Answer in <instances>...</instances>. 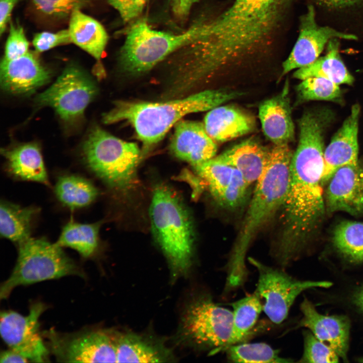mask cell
Segmentation results:
<instances>
[{"label": "cell", "instance_id": "cell-5", "mask_svg": "<svg viewBox=\"0 0 363 363\" xmlns=\"http://www.w3.org/2000/svg\"><path fill=\"white\" fill-rule=\"evenodd\" d=\"M82 153L88 168L112 191L128 194L137 186L136 169L141 155L136 143L95 127L84 142Z\"/></svg>", "mask_w": 363, "mask_h": 363}, {"label": "cell", "instance_id": "cell-1", "mask_svg": "<svg viewBox=\"0 0 363 363\" xmlns=\"http://www.w3.org/2000/svg\"><path fill=\"white\" fill-rule=\"evenodd\" d=\"M326 113H304L298 120L299 141L293 153L287 195L280 208V228L272 254L279 262H291L324 213L322 177L324 133L330 123Z\"/></svg>", "mask_w": 363, "mask_h": 363}, {"label": "cell", "instance_id": "cell-19", "mask_svg": "<svg viewBox=\"0 0 363 363\" xmlns=\"http://www.w3.org/2000/svg\"><path fill=\"white\" fill-rule=\"evenodd\" d=\"M258 111L263 133L274 145L289 144L293 141L295 128L288 80L278 94L260 103Z\"/></svg>", "mask_w": 363, "mask_h": 363}, {"label": "cell", "instance_id": "cell-36", "mask_svg": "<svg viewBox=\"0 0 363 363\" xmlns=\"http://www.w3.org/2000/svg\"><path fill=\"white\" fill-rule=\"evenodd\" d=\"M249 186L237 169L231 184L215 201L224 208H235L245 201Z\"/></svg>", "mask_w": 363, "mask_h": 363}, {"label": "cell", "instance_id": "cell-32", "mask_svg": "<svg viewBox=\"0 0 363 363\" xmlns=\"http://www.w3.org/2000/svg\"><path fill=\"white\" fill-rule=\"evenodd\" d=\"M215 200L232 182L237 169L215 157L194 168Z\"/></svg>", "mask_w": 363, "mask_h": 363}, {"label": "cell", "instance_id": "cell-45", "mask_svg": "<svg viewBox=\"0 0 363 363\" xmlns=\"http://www.w3.org/2000/svg\"><path fill=\"white\" fill-rule=\"evenodd\" d=\"M358 361L361 362H363V357H361V358H359Z\"/></svg>", "mask_w": 363, "mask_h": 363}, {"label": "cell", "instance_id": "cell-31", "mask_svg": "<svg viewBox=\"0 0 363 363\" xmlns=\"http://www.w3.org/2000/svg\"><path fill=\"white\" fill-rule=\"evenodd\" d=\"M227 359L233 362L286 363L290 358L280 356L278 350L264 342L238 343L224 350Z\"/></svg>", "mask_w": 363, "mask_h": 363}, {"label": "cell", "instance_id": "cell-29", "mask_svg": "<svg viewBox=\"0 0 363 363\" xmlns=\"http://www.w3.org/2000/svg\"><path fill=\"white\" fill-rule=\"evenodd\" d=\"M229 305L232 308V331L230 337L222 350L229 346L241 343L250 333L263 311L261 298L256 291L229 304Z\"/></svg>", "mask_w": 363, "mask_h": 363}, {"label": "cell", "instance_id": "cell-43", "mask_svg": "<svg viewBox=\"0 0 363 363\" xmlns=\"http://www.w3.org/2000/svg\"><path fill=\"white\" fill-rule=\"evenodd\" d=\"M0 362H28L29 360L19 353L10 349L4 350L1 353Z\"/></svg>", "mask_w": 363, "mask_h": 363}, {"label": "cell", "instance_id": "cell-41", "mask_svg": "<svg viewBox=\"0 0 363 363\" xmlns=\"http://www.w3.org/2000/svg\"><path fill=\"white\" fill-rule=\"evenodd\" d=\"M21 0H0V34L5 32L15 6Z\"/></svg>", "mask_w": 363, "mask_h": 363}, {"label": "cell", "instance_id": "cell-39", "mask_svg": "<svg viewBox=\"0 0 363 363\" xmlns=\"http://www.w3.org/2000/svg\"><path fill=\"white\" fill-rule=\"evenodd\" d=\"M125 22L136 19L142 13L148 0H107Z\"/></svg>", "mask_w": 363, "mask_h": 363}, {"label": "cell", "instance_id": "cell-6", "mask_svg": "<svg viewBox=\"0 0 363 363\" xmlns=\"http://www.w3.org/2000/svg\"><path fill=\"white\" fill-rule=\"evenodd\" d=\"M202 19L185 31L172 33L152 29L145 19L130 27L119 55L121 68L126 74H144L173 52L198 40L202 36Z\"/></svg>", "mask_w": 363, "mask_h": 363}, {"label": "cell", "instance_id": "cell-13", "mask_svg": "<svg viewBox=\"0 0 363 363\" xmlns=\"http://www.w3.org/2000/svg\"><path fill=\"white\" fill-rule=\"evenodd\" d=\"M334 38L354 40L355 35L318 24L314 7L309 5L300 18L298 38L282 64V75L309 65L316 60L329 41Z\"/></svg>", "mask_w": 363, "mask_h": 363}, {"label": "cell", "instance_id": "cell-21", "mask_svg": "<svg viewBox=\"0 0 363 363\" xmlns=\"http://www.w3.org/2000/svg\"><path fill=\"white\" fill-rule=\"evenodd\" d=\"M270 149L254 138H250L215 156L218 160L237 169L251 185L259 179L268 163Z\"/></svg>", "mask_w": 363, "mask_h": 363}, {"label": "cell", "instance_id": "cell-37", "mask_svg": "<svg viewBox=\"0 0 363 363\" xmlns=\"http://www.w3.org/2000/svg\"><path fill=\"white\" fill-rule=\"evenodd\" d=\"M29 46L23 27L11 23L3 58L10 60L21 57L29 52Z\"/></svg>", "mask_w": 363, "mask_h": 363}, {"label": "cell", "instance_id": "cell-12", "mask_svg": "<svg viewBox=\"0 0 363 363\" xmlns=\"http://www.w3.org/2000/svg\"><path fill=\"white\" fill-rule=\"evenodd\" d=\"M47 306L43 302L33 303L27 316L14 311L1 313L0 332L5 343L29 361H48L49 351L39 331V318Z\"/></svg>", "mask_w": 363, "mask_h": 363}, {"label": "cell", "instance_id": "cell-17", "mask_svg": "<svg viewBox=\"0 0 363 363\" xmlns=\"http://www.w3.org/2000/svg\"><path fill=\"white\" fill-rule=\"evenodd\" d=\"M360 110V106L357 104L352 106L350 114L325 150L322 184L328 182L340 167L357 163V135Z\"/></svg>", "mask_w": 363, "mask_h": 363}, {"label": "cell", "instance_id": "cell-22", "mask_svg": "<svg viewBox=\"0 0 363 363\" xmlns=\"http://www.w3.org/2000/svg\"><path fill=\"white\" fill-rule=\"evenodd\" d=\"M8 172L17 179L49 186L41 149L36 143L16 145L1 150Z\"/></svg>", "mask_w": 363, "mask_h": 363}, {"label": "cell", "instance_id": "cell-35", "mask_svg": "<svg viewBox=\"0 0 363 363\" xmlns=\"http://www.w3.org/2000/svg\"><path fill=\"white\" fill-rule=\"evenodd\" d=\"M35 9L44 15L62 18L75 10L86 7L91 0H30Z\"/></svg>", "mask_w": 363, "mask_h": 363}, {"label": "cell", "instance_id": "cell-20", "mask_svg": "<svg viewBox=\"0 0 363 363\" xmlns=\"http://www.w3.org/2000/svg\"><path fill=\"white\" fill-rule=\"evenodd\" d=\"M203 124L209 136L219 143L243 136L252 132L255 127L251 115L231 105H221L209 110Z\"/></svg>", "mask_w": 363, "mask_h": 363}, {"label": "cell", "instance_id": "cell-2", "mask_svg": "<svg viewBox=\"0 0 363 363\" xmlns=\"http://www.w3.org/2000/svg\"><path fill=\"white\" fill-rule=\"evenodd\" d=\"M293 153L288 144L271 148L267 167L256 185L226 264L225 285L237 288L246 281L247 252L255 237L281 208L287 193Z\"/></svg>", "mask_w": 363, "mask_h": 363}, {"label": "cell", "instance_id": "cell-9", "mask_svg": "<svg viewBox=\"0 0 363 363\" xmlns=\"http://www.w3.org/2000/svg\"><path fill=\"white\" fill-rule=\"evenodd\" d=\"M248 260L258 273L255 291L264 300L263 311L276 324L286 319L291 306L301 292L310 288H327L332 285L328 281L298 280L280 267L269 266L252 258Z\"/></svg>", "mask_w": 363, "mask_h": 363}, {"label": "cell", "instance_id": "cell-7", "mask_svg": "<svg viewBox=\"0 0 363 363\" xmlns=\"http://www.w3.org/2000/svg\"><path fill=\"white\" fill-rule=\"evenodd\" d=\"M18 245L16 265L1 285L0 298H7L17 286L69 275L85 278L84 271L55 243L45 238L30 237Z\"/></svg>", "mask_w": 363, "mask_h": 363}, {"label": "cell", "instance_id": "cell-28", "mask_svg": "<svg viewBox=\"0 0 363 363\" xmlns=\"http://www.w3.org/2000/svg\"><path fill=\"white\" fill-rule=\"evenodd\" d=\"M54 193L59 201L72 210L90 205L99 194L97 188L91 181L74 174L59 177L54 187Z\"/></svg>", "mask_w": 363, "mask_h": 363}, {"label": "cell", "instance_id": "cell-42", "mask_svg": "<svg viewBox=\"0 0 363 363\" xmlns=\"http://www.w3.org/2000/svg\"><path fill=\"white\" fill-rule=\"evenodd\" d=\"M321 6L330 9H341L353 6L363 0H316Z\"/></svg>", "mask_w": 363, "mask_h": 363}, {"label": "cell", "instance_id": "cell-15", "mask_svg": "<svg viewBox=\"0 0 363 363\" xmlns=\"http://www.w3.org/2000/svg\"><path fill=\"white\" fill-rule=\"evenodd\" d=\"M0 77L5 91L15 95H29L48 83L51 73L35 54L29 51L14 59L3 58Z\"/></svg>", "mask_w": 363, "mask_h": 363}, {"label": "cell", "instance_id": "cell-38", "mask_svg": "<svg viewBox=\"0 0 363 363\" xmlns=\"http://www.w3.org/2000/svg\"><path fill=\"white\" fill-rule=\"evenodd\" d=\"M72 43L68 29L57 32H41L36 33L32 43L37 52L46 51L56 46Z\"/></svg>", "mask_w": 363, "mask_h": 363}, {"label": "cell", "instance_id": "cell-8", "mask_svg": "<svg viewBox=\"0 0 363 363\" xmlns=\"http://www.w3.org/2000/svg\"><path fill=\"white\" fill-rule=\"evenodd\" d=\"M48 348L65 362H116L113 330L86 328L73 333L45 331Z\"/></svg>", "mask_w": 363, "mask_h": 363}, {"label": "cell", "instance_id": "cell-27", "mask_svg": "<svg viewBox=\"0 0 363 363\" xmlns=\"http://www.w3.org/2000/svg\"><path fill=\"white\" fill-rule=\"evenodd\" d=\"M100 225V222L83 223L72 219L63 228L55 244L76 251L84 258H91L98 249Z\"/></svg>", "mask_w": 363, "mask_h": 363}, {"label": "cell", "instance_id": "cell-10", "mask_svg": "<svg viewBox=\"0 0 363 363\" xmlns=\"http://www.w3.org/2000/svg\"><path fill=\"white\" fill-rule=\"evenodd\" d=\"M232 319V311L204 295L187 309L182 329L184 335L199 347L218 352L222 350L230 337Z\"/></svg>", "mask_w": 363, "mask_h": 363}, {"label": "cell", "instance_id": "cell-26", "mask_svg": "<svg viewBox=\"0 0 363 363\" xmlns=\"http://www.w3.org/2000/svg\"><path fill=\"white\" fill-rule=\"evenodd\" d=\"M39 209L23 207L5 200L1 202L0 233L2 237L18 245L30 237L32 222Z\"/></svg>", "mask_w": 363, "mask_h": 363}, {"label": "cell", "instance_id": "cell-23", "mask_svg": "<svg viewBox=\"0 0 363 363\" xmlns=\"http://www.w3.org/2000/svg\"><path fill=\"white\" fill-rule=\"evenodd\" d=\"M68 29L72 43L96 60H100L108 40L107 32L100 23L77 9L70 16Z\"/></svg>", "mask_w": 363, "mask_h": 363}, {"label": "cell", "instance_id": "cell-25", "mask_svg": "<svg viewBox=\"0 0 363 363\" xmlns=\"http://www.w3.org/2000/svg\"><path fill=\"white\" fill-rule=\"evenodd\" d=\"M339 39L330 40L327 44V53L323 57L306 67L296 70L293 74L294 78L304 80L313 77H323L337 85H351L354 78L350 74L339 53Z\"/></svg>", "mask_w": 363, "mask_h": 363}, {"label": "cell", "instance_id": "cell-44", "mask_svg": "<svg viewBox=\"0 0 363 363\" xmlns=\"http://www.w3.org/2000/svg\"><path fill=\"white\" fill-rule=\"evenodd\" d=\"M354 300L355 304L363 312V288L356 293Z\"/></svg>", "mask_w": 363, "mask_h": 363}, {"label": "cell", "instance_id": "cell-18", "mask_svg": "<svg viewBox=\"0 0 363 363\" xmlns=\"http://www.w3.org/2000/svg\"><path fill=\"white\" fill-rule=\"evenodd\" d=\"M303 314L298 326L305 327L326 344L344 361H347L350 323L344 316H326L319 313L307 298L300 305Z\"/></svg>", "mask_w": 363, "mask_h": 363}, {"label": "cell", "instance_id": "cell-33", "mask_svg": "<svg viewBox=\"0 0 363 363\" xmlns=\"http://www.w3.org/2000/svg\"><path fill=\"white\" fill-rule=\"evenodd\" d=\"M299 101H338L342 92L339 85L327 79L313 77L301 80L296 87Z\"/></svg>", "mask_w": 363, "mask_h": 363}, {"label": "cell", "instance_id": "cell-14", "mask_svg": "<svg viewBox=\"0 0 363 363\" xmlns=\"http://www.w3.org/2000/svg\"><path fill=\"white\" fill-rule=\"evenodd\" d=\"M329 182L325 196L329 212L363 215V160L340 167Z\"/></svg>", "mask_w": 363, "mask_h": 363}, {"label": "cell", "instance_id": "cell-3", "mask_svg": "<svg viewBox=\"0 0 363 363\" xmlns=\"http://www.w3.org/2000/svg\"><path fill=\"white\" fill-rule=\"evenodd\" d=\"M243 94L223 89H209L165 102L117 101L112 109L104 113L102 120L105 124L128 122L142 142L145 154L185 115L210 110Z\"/></svg>", "mask_w": 363, "mask_h": 363}, {"label": "cell", "instance_id": "cell-40", "mask_svg": "<svg viewBox=\"0 0 363 363\" xmlns=\"http://www.w3.org/2000/svg\"><path fill=\"white\" fill-rule=\"evenodd\" d=\"M174 16L180 20H185L195 4L199 0H169Z\"/></svg>", "mask_w": 363, "mask_h": 363}, {"label": "cell", "instance_id": "cell-24", "mask_svg": "<svg viewBox=\"0 0 363 363\" xmlns=\"http://www.w3.org/2000/svg\"><path fill=\"white\" fill-rule=\"evenodd\" d=\"M116 362H161L170 359L164 347L132 333L114 330Z\"/></svg>", "mask_w": 363, "mask_h": 363}, {"label": "cell", "instance_id": "cell-4", "mask_svg": "<svg viewBox=\"0 0 363 363\" xmlns=\"http://www.w3.org/2000/svg\"><path fill=\"white\" fill-rule=\"evenodd\" d=\"M150 216L154 238L172 269L185 272L191 263L194 232L182 199L168 186L158 184L153 191Z\"/></svg>", "mask_w": 363, "mask_h": 363}, {"label": "cell", "instance_id": "cell-16", "mask_svg": "<svg viewBox=\"0 0 363 363\" xmlns=\"http://www.w3.org/2000/svg\"><path fill=\"white\" fill-rule=\"evenodd\" d=\"M170 150L176 157L195 168L215 157L217 146L204 124L180 120L175 125Z\"/></svg>", "mask_w": 363, "mask_h": 363}, {"label": "cell", "instance_id": "cell-34", "mask_svg": "<svg viewBox=\"0 0 363 363\" xmlns=\"http://www.w3.org/2000/svg\"><path fill=\"white\" fill-rule=\"evenodd\" d=\"M304 351L299 362H337L339 355L331 347L319 340L311 331H305Z\"/></svg>", "mask_w": 363, "mask_h": 363}, {"label": "cell", "instance_id": "cell-30", "mask_svg": "<svg viewBox=\"0 0 363 363\" xmlns=\"http://www.w3.org/2000/svg\"><path fill=\"white\" fill-rule=\"evenodd\" d=\"M333 243L344 256L355 262L363 261V222L344 221L333 233Z\"/></svg>", "mask_w": 363, "mask_h": 363}, {"label": "cell", "instance_id": "cell-11", "mask_svg": "<svg viewBox=\"0 0 363 363\" xmlns=\"http://www.w3.org/2000/svg\"><path fill=\"white\" fill-rule=\"evenodd\" d=\"M97 88L92 79L76 65L67 67L55 82L35 100L39 107L49 106L64 121L80 119L96 96Z\"/></svg>", "mask_w": 363, "mask_h": 363}]
</instances>
